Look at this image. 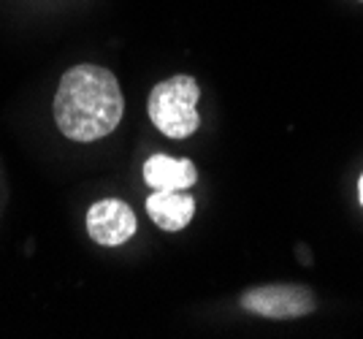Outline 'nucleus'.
I'll use <instances>...</instances> for the list:
<instances>
[{
  "label": "nucleus",
  "instance_id": "obj_3",
  "mask_svg": "<svg viewBox=\"0 0 363 339\" xmlns=\"http://www.w3.org/2000/svg\"><path fill=\"white\" fill-rule=\"evenodd\" d=\"M242 307L260 318L290 321V318L309 315L315 309V296L301 285H269V288H255V291L244 293Z\"/></svg>",
  "mask_w": 363,
  "mask_h": 339
},
{
  "label": "nucleus",
  "instance_id": "obj_2",
  "mask_svg": "<svg viewBox=\"0 0 363 339\" xmlns=\"http://www.w3.org/2000/svg\"><path fill=\"white\" fill-rule=\"evenodd\" d=\"M198 82L187 74L160 82L150 95V120L171 139H187L198 130Z\"/></svg>",
  "mask_w": 363,
  "mask_h": 339
},
{
  "label": "nucleus",
  "instance_id": "obj_6",
  "mask_svg": "<svg viewBox=\"0 0 363 339\" xmlns=\"http://www.w3.org/2000/svg\"><path fill=\"white\" fill-rule=\"evenodd\" d=\"M198 179V171L184 157H168V155H152L144 163V182L155 190H187Z\"/></svg>",
  "mask_w": 363,
  "mask_h": 339
},
{
  "label": "nucleus",
  "instance_id": "obj_5",
  "mask_svg": "<svg viewBox=\"0 0 363 339\" xmlns=\"http://www.w3.org/2000/svg\"><path fill=\"white\" fill-rule=\"evenodd\" d=\"M147 212L163 231H182L196 215V201L184 190H155L147 199Z\"/></svg>",
  "mask_w": 363,
  "mask_h": 339
},
{
  "label": "nucleus",
  "instance_id": "obj_4",
  "mask_svg": "<svg viewBox=\"0 0 363 339\" xmlns=\"http://www.w3.org/2000/svg\"><path fill=\"white\" fill-rule=\"evenodd\" d=\"M87 231L98 245L117 247L136 233V215L128 204L117 199L98 201L87 212Z\"/></svg>",
  "mask_w": 363,
  "mask_h": 339
},
{
  "label": "nucleus",
  "instance_id": "obj_1",
  "mask_svg": "<svg viewBox=\"0 0 363 339\" xmlns=\"http://www.w3.org/2000/svg\"><path fill=\"white\" fill-rule=\"evenodd\" d=\"M122 90L111 71L101 65H76L62 77L55 95L57 128L74 141L108 136L122 120Z\"/></svg>",
  "mask_w": 363,
  "mask_h": 339
},
{
  "label": "nucleus",
  "instance_id": "obj_7",
  "mask_svg": "<svg viewBox=\"0 0 363 339\" xmlns=\"http://www.w3.org/2000/svg\"><path fill=\"white\" fill-rule=\"evenodd\" d=\"M358 201H361L363 206V174H361V182H358Z\"/></svg>",
  "mask_w": 363,
  "mask_h": 339
}]
</instances>
